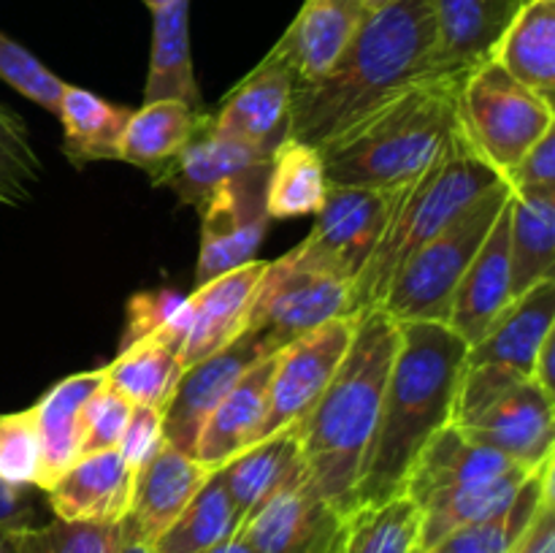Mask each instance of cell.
<instances>
[{
  "instance_id": "obj_1",
  "label": "cell",
  "mask_w": 555,
  "mask_h": 553,
  "mask_svg": "<svg viewBox=\"0 0 555 553\" xmlns=\"http://www.w3.org/2000/svg\"><path fill=\"white\" fill-rule=\"evenodd\" d=\"M434 68L431 0H390L366 11L323 76L293 90L287 136L323 150Z\"/></svg>"
},
{
  "instance_id": "obj_2",
  "label": "cell",
  "mask_w": 555,
  "mask_h": 553,
  "mask_svg": "<svg viewBox=\"0 0 555 553\" xmlns=\"http://www.w3.org/2000/svg\"><path fill=\"white\" fill-rule=\"evenodd\" d=\"M466 345L444 323H399V347L356 483V507L404 497L428 439L453 423Z\"/></svg>"
},
{
  "instance_id": "obj_3",
  "label": "cell",
  "mask_w": 555,
  "mask_h": 553,
  "mask_svg": "<svg viewBox=\"0 0 555 553\" xmlns=\"http://www.w3.org/2000/svg\"><path fill=\"white\" fill-rule=\"evenodd\" d=\"M396 347L399 323L385 309L358 314L334 380L296 426L309 483L345 515L356 510L358 472L377 426Z\"/></svg>"
},
{
  "instance_id": "obj_4",
  "label": "cell",
  "mask_w": 555,
  "mask_h": 553,
  "mask_svg": "<svg viewBox=\"0 0 555 553\" xmlns=\"http://www.w3.org/2000/svg\"><path fill=\"white\" fill-rule=\"evenodd\" d=\"M464 76H426L325 144L320 152L328 184L401 190L423 177L461 139L459 92Z\"/></svg>"
},
{
  "instance_id": "obj_5",
  "label": "cell",
  "mask_w": 555,
  "mask_h": 553,
  "mask_svg": "<svg viewBox=\"0 0 555 553\" xmlns=\"http://www.w3.org/2000/svg\"><path fill=\"white\" fill-rule=\"evenodd\" d=\"M502 182V173L477 157L461 136L448 155L439 157L415 182L401 188L377 247L352 280V314L379 307L390 280L406 258L453 226L469 206Z\"/></svg>"
},
{
  "instance_id": "obj_6",
  "label": "cell",
  "mask_w": 555,
  "mask_h": 553,
  "mask_svg": "<svg viewBox=\"0 0 555 553\" xmlns=\"http://www.w3.org/2000/svg\"><path fill=\"white\" fill-rule=\"evenodd\" d=\"M507 201L509 184H496L453 226L410 255L390 280L379 309H385L396 323H448L455 287Z\"/></svg>"
},
{
  "instance_id": "obj_7",
  "label": "cell",
  "mask_w": 555,
  "mask_h": 553,
  "mask_svg": "<svg viewBox=\"0 0 555 553\" xmlns=\"http://www.w3.org/2000/svg\"><path fill=\"white\" fill-rule=\"evenodd\" d=\"M551 331H555V280L540 282L515 298L491 331L466 350L453 407L455 426L475 423L493 401L534 377L537 352Z\"/></svg>"
},
{
  "instance_id": "obj_8",
  "label": "cell",
  "mask_w": 555,
  "mask_h": 553,
  "mask_svg": "<svg viewBox=\"0 0 555 553\" xmlns=\"http://www.w3.org/2000/svg\"><path fill=\"white\" fill-rule=\"evenodd\" d=\"M459 125L469 150L504 179L555 128V112L553 101L515 81L499 63L486 60L461 81Z\"/></svg>"
},
{
  "instance_id": "obj_9",
  "label": "cell",
  "mask_w": 555,
  "mask_h": 553,
  "mask_svg": "<svg viewBox=\"0 0 555 553\" xmlns=\"http://www.w3.org/2000/svg\"><path fill=\"white\" fill-rule=\"evenodd\" d=\"M345 314H352V282L291 249L266 263L247 329L260 331L274 350H282L298 336Z\"/></svg>"
},
{
  "instance_id": "obj_10",
  "label": "cell",
  "mask_w": 555,
  "mask_h": 553,
  "mask_svg": "<svg viewBox=\"0 0 555 553\" xmlns=\"http://www.w3.org/2000/svg\"><path fill=\"white\" fill-rule=\"evenodd\" d=\"M266 182H269V163L247 168L222 182L201 206L195 287L255 260L271 222L266 211Z\"/></svg>"
},
{
  "instance_id": "obj_11",
  "label": "cell",
  "mask_w": 555,
  "mask_h": 553,
  "mask_svg": "<svg viewBox=\"0 0 555 553\" xmlns=\"http://www.w3.org/2000/svg\"><path fill=\"white\" fill-rule=\"evenodd\" d=\"M356 325L358 314H345L276 350L269 407H266L263 426L258 432V442L271 434L298 426L307 417V412L318 404L323 390L334 380L356 334Z\"/></svg>"
},
{
  "instance_id": "obj_12",
  "label": "cell",
  "mask_w": 555,
  "mask_h": 553,
  "mask_svg": "<svg viewBox=\"0 0 555 553\" xmlns=\"http://www.w3.org/2000/svg\"><path fill=\"white\" fill-rule=\"evenodd\" d=\"M399 193L401 190L331 184L323 209L314 215L312 231L293 247V253L352 282L377 247Z\"/></svg>"
},
{
  "instance_id": "obj_13",
  "label": "cell",
  "mask_w": 555,
  "mask_h": 553,
  "mask_svg": "<svg viewBox=\"0 0 555 553\" xmlns=\"http://www.w3.org/2000/svg\"><path fill=\"white\" fill-rule=\"evenodd\" d=\"M274 347L269 345L260 331L247 329L242 336L222 347L215 356L193 363L184 369L177 390L171 394L168 404L163 407V437L166 445L182 450V453L195 455L198 434L204 428L206 417L211 415L222 396L238 383L247 369L263 358L274 356Z\"/></svg>"
},
{
  "instance_id": "obj_14",
  "label": "cell",
  "mask_w": 555,
  "mask_h": 553,
  "mask_svg": "<svg viewBox=\"0 0 555 553\" xmlns=\"http://www.w3.org/2000/svg\"><path fill=\"white\" fill-rule=\"evenodd\" d=\"M293 90L296 76L285 54L271 47L269 54L222 98V106L211 112V128L271 155L276 144L287 139Z\"/></svg>"
},
{
  "instance_id": "obj_15",
  "label": "cell",
  "mask_w": 555,
  "mask_h": 553,
  "mask_svg": "<svg viewBox=\"0 0 555 553\" xmlns=\"http://www.w3.org/2000/svg\"><path fill=\"white\" fill-rule=\"evenodd\" d=\"M341 520L345 513L320 497L304 475L266 502L238 529V537L253 553H328Z\"/></svg>"
},
{
  "instance_id": "obj_16",
  "label": "cell",
  "mask_w": 555,
  "mask_h": 553,
  "mask_svg": "<svg viewBox=\"0 0 555 553\" xmlns=\"http://www.w3.org/2000/svg\"><path fill=\"white\" fill-rule=\"evenodd\" d=\"M461 428L475 442L493 448L526 470H537L555 455V394L526 380L493 401L475 423Z\"/></svg>"
},
{
  "instance_id": "obj_17",
  "label": "cell",
  "mask_w": 555,
  "mask_h": 553,
  "mask_svg": "<svg viewBox=\"0 0 555 553\" xmlns=\"http://www.w3.org/2000/svg\"><path fill=\"white\" fill-rule=\"evenodd\" d=\"M266 263L269 260H249L190 293V323L179 350L184 369L220 352L247 331Z\"/></svg>"
},
{
  "instance_id": "obj_18",
  "label": "cell",
  "mask_w": 555,
  "mask_h": 553,
  "mask_svg": "<svg viewBox=\"0 0 555 553\" xmlns=\"http://www.w3.org/2000/svg\"><path fill=\"white\" fill-rule=\"evenodd\" d=\"M513 271H509V201L493 222L491 233L472 258L469 269L455 287L448 329L466 345H477L491 325L513 304Z\"/></svg>"
},
{
  "instance_id": "obj_19",
  "label": "cell",
  "mask_w": 555,
  "mask_h": 553,
  "mask_svg": "<svg viewBox=\"0 0 555 553\" xmlns=\"http://www.w3.org/2000/svg\"><path fill=\"white\" fill-rule=\"evenodd\" d=\"M133 472L117 450L76 459L43 491L54 518L70 524H119L130 510Z\"/></svg>"
},
{
  "instance_id": "obj_20",
  "label": "cell",
  "mask_w": 555,
  "mask_h": 553,
  "mask_svg": "<svg viewBox=\"0 0 555 553\" xmlns=\"http://www.w3.org/2000/svg\"><path fill=\"white\" fill-rule=\"evenodd\" d=\"M515 470H526V466L515 464L493 448L475 442L472 437H466L464 428L448 423L428 439V445L417 455L410 480H406L404 497H410L417 507H423V504L444 497V493L496 480V477L509 475Z\"/></svg>"
},
{
  "instance_id": "obj_21",
  "label": "cell",
  "mask_w": 555,
  "mask_h": 553,
  "mask_svg": "<svg viewBox=\"0 0 555 553\" xmlns=\"http://www.w3.org/2000/svg\"><path fill=\"white\" fill-rule=\"evenodd\" d=\"M524 3L526 0H431L437 74H469L491 60Z\"/></svg>"
},
{
  "instance_id": "obj_22",
  "label": "cell",
  "mask_w": 555,
  "mask_h": 553,
  "mask_svg": "<svg viewBox=\"0 0 555 553\" xmlns=\"http://www.w3.org/2000/svg\"><path fill=\"white\" fill-rule=\"evenodd\" d=\"M274 356L263 358L253 369L238 377V383L222 396L220 404L206 417L204 428L195 445V459L206 470H220L238 453L258 442V432L263 426L266 407H269V385L274 374Z\"/></svg>"
},
{
  "instance_id": "obj_23",
  "label": "cell",
  "mask_w": 555,
  "mask_h": 553,
  "mask_svg": "<svg viewBox=\"0 0 555 553\" xmlns=\"http://www.w3.org/2000/svg\"><path fill=\"white\" fill-rule=\"evenodd\" d=\"M269 160V152H260L255 146L217 133L209 119V125L201 128L193 136V141L152 177V184L171 190L179 204L201 209L222 182L247 171V168L263 166Z\"/></svg>"
},
{
  "instance_id": "obj_24",
  "label": "cell",
  "mask_w": 555,
  "mask_h": 553,
  "mask_svg": "<svg viewBox=\"0 0 555 553\" xmlns=\"http://www.w3.org/2000/svg\"><path fill=\"white\" fill-rule=\"evenodd\" d=\"M363 16V0H304L296 20L274 43L285 54L296 85H309L331 68Z\"/></svg>"
},
{
  "instance_id": "obj_25",
  "label": "cell",
  "mask_w": 555,
  "mask_h": 553,
  "mask_svg": "<svg viewBox=\"0 0 555 553\" xmlns=\"http://www.w3.org/2000/svg\"><path fill=\"white\" fill-rule=\"evenodd\" d=\"M209 475L211 470H206L195 455L163 445L155 459L135 472L128 515L141 535L155 542L193 502Z\"/></svg>"
},
{
  "instance_id": "obj_26",
  "label": "cell",
  "mask_w": 555,
  "mask_h": 553,
  "mask_svg": "<svg viewBox=\"0 0 555 553\" xmlns=\"http://www.w3.org/2000/svg\"><path fill=\"white\" fill-rule=\"evenodd\" d=\"M217 472H220L222 486H225L244 526L282 488L307 475L301 442H298V428L293 426L260 439L253 448L238 453L236 459L222 464Z\"/></svg>"
},
{
  "instance_id": "obj_27",
  "label": "cell",
  "mask_w": 555,
  "mask_h": 553,
  "mask_svg": "<svg viewBox=\"0 0 555 553\" xmlns=\"http://www.w3.org/2000/svg\"><path fill=\"white\" fill-rule=\"evenodd\" d=\"M106 383L103 369L70 374L30 407L41 442V491L79 459V421L87 399Z\"/></svg>"
},
{
  "instance_id": "obj_28",
  "label": "cell",
  "mask_w": 555,
  "mask_h": 553,
  "mask_svg": "<svg viewBox=\"0 0 555 553\" xmlns=\"http://www.w3.org/2000/svg\"><path fill=\"white\" fill-rule=\"evenodd\" d=\"M211 112L193 108L182 101H150L130 112L119 141V160L155 177L206 128Z\"/></svg>"
},
{
  "instance_id": "obj_29",
  "label": "cell",
  "mask_w": 555,
  "mask_h": 553,
  "mask_svg": "<svg viewBox=\"0 0 555 553\" xmlns=\"http://www.w3.org/2000/svg\"><path fill=\"white\" fill-rule=\"evenodd\" d=\"M491 60L515 81L555 103V0H526Z\"/></svg>"
},
{
  "instance_id": "obj_30",
  "label": "cell",
  "mask_w": 555,
  "mask_h": 553,
  "mask_svg": "<svg viewBox=\"0 0 555 553\" xmlns=\"http://www.w3.org/2000/svg\"><path fill=\"white\" fill-rule=\"evenodd\" d=\"M182 101L204 108L190 49V0H173L152 11V54L144 85V103Z\"/></svg>"
},
{
  "instance_id": "obj_31",
  "label": "cell",
  "mask_w": 555,
  "mask_h": 553,
  "mask_svg": "<svg viewBox=\"0 0 555 553\" xmlns=\"http://www.w3.org/2000/svg\"><path fill=\"white\" fill-rule=\"evenodd\" d=\"M509 271L513 298L555 276V193L509 190Z\"/></svg>"
},
{
  "instance_id": "obj_32",
  "label": "cell",
  "mask_w": 555,
  "mask_h": 553,
  "mask_svg": "<svg viewBox=\"0 0 555 553\" xmlns=\"http://www.w3.org/2000/svg\"><path fill=\"white\" fill-rule=\"evenodd\" d=\"M57 117L63 123V152L76 168L87 163L119 160V141L130 119V108L81 87L65 85Z\"/></svg>"
},
{
  "instance_id": "obj_33",
  "label": "cell",
  "mask_w": 555,
  "mask_h": 553,
  "mask_svg": "<svg viewBox=\"0 0 555 553\" xmlns=\"http://www.w3.org/2000/svg\"><path fill=\"white\" fill-rule=\"evenodd\" d=\"M323 152L287 136L276 144L269 160L266 182V211L269 220H293V217L318 215L328 198Z\"/></svg>"
},
{
  "instance_id": "obj_34",
  "label": "cell",
  "mask_w": 555,
  "mask_h": 553,
  "mask_svg": "<svg viewBox=\"0 0 555 553\" xmlns=\"http://www.w3.org/2000/svg\"><path fill=\"white\" fill-rule=\"evenodd\" d=\"M553 475H555V455H551L545 464H540L534 472H531L529 480L520 486L518 497H515L502 513L453 531V535L444 537L439 545H434V551L437 553H509V548L518 542V537L524 535L526 526L534 520L537 510L542 507V502L555 497Z\"/></svg>"
},
{
  "instance_id": "obj_35",
  "label": "cell",
  "mask_w": 555,
  "mask_h": 553,
  "mask_svg": "<svg viewBox=\"0 0 555 553\" xmlns=\"http://www.w3.org/2000/svg\"><path fill=\"white\" fill-rule=\"evenodd\" d=\"M184 366L177 347L146 336L122 347L112 363L103 366L108 388L122 394L133 407H166L182 380Z\"/></svg>"
},
{
  "instance_id": "obj_36",
  "label": "cell",
  "mask_w": 555,
  "mask_h": 553,
  "mask_svg": "<svg viewBox=\"0 0 555 553\" xmlns=\"http://www.w3.org/2000/svg\"><path fill=\"white\" fill-rule=\"evenodd\" d=\"M534 470H515L509 475L496 477V480L480 483V486L461 488V491L444 493V497L431 499L421 510V535H417V548H434L464 526L486 520L491 515L502 513L515 497L520 486L529 480Z\"/></svg>"
},
{
  "instance_id": "obj_37",
  "label": "cell",
  "mask_w": 555,
  "mask_h": 553,
  "mask_svg": "<svg viewBox=\"0 0 555 553\" xmlns=\"http://www.w3.org/2000/svg\"><path fill=\"white\" fill-rule=\"evenodd\" d=\"M417 535L421 510L410 497H396L347 513L328 553H412Z\"/></svg>"
},
{
  "instance_id": "obj_38",
  "label": "cell",
  "mask_w": 555,
  "mask_h": 553,
  "mask_svg": "<svg viewBox=\"0 0 555 553\" xmlns=\"http://www.w3.org/2000/svg\"><path fill=\"white\" fill-rule=\"evenodd\" d=\"M238 529H242V518L222 486L220 472L215 470L195 493L193 502L152 542V548L155 553H201L236 537Z\"/></svg>"
},
{
  "instance_id": "obj_39",
  "label": "cell",
  "mask_w": 555,
  "mask_h": 553,
  "mask_svg": "<svg viewBox=\"0 0 555 553\" xmlns=\"http://www.w3.org/2000/svg\"><path fill=\"white\" fill-rule=\"evenodd\" d=\"M43 163L22 114L0 103V204L25 206L41 188Z\"/></svg>"
},
{
  "instance_id": "obj_40",
  "label": "cell",
  "mask_w": 555,
  "mask_h": 553,
  "mask_svg": "<svg viewBox=\"0 0 555 553\" xmlns=\"http://www.w3.org/2000/svg\"><path fill=\"white\" fill-rule=\"evenodd\" d=\"M190 323V301L188 296L168 287L155 291H141L130 296L128 312H125V331L119 336V350L133 342L155 336L168 342L171 347L182 350L184 334Z\"/></svg>"
},
{
  "instance_id": "obj_41",
  "label": "cell",
  "mask_w": 555,
  "mask_h": 553,
  "mask_svg": "<svg viewBox=\"0 0 555 553\" xmlns=\"http://www.w3.org/2000/svg\"><path fill=\"white\" fill-rule=\"evenodd\" d=\"M0 483L41 491V442L30 407L0 415Z\"/></svg>"
},
{
  "instance_id": "obj_42",
  "label": "cell",
  "mask_w": 555,
  "mask_h": 553,
  "mask_svg": "<svg viewBox=\"0 0 555 553\" xmlns=\"http://www.w3.org/2000/svg\"><path fill=\"white\" fill-rule=\"evenodd\" d=\"M119 524L43 520L20 531L22 553H114Z\"/></svg>"
},
{
  "instance_id": "obj_43",
  "label": "cell",
  "mask_w": 555,
  "mask_h": 553,
  "mask_svg": "<svg viewBox=\"0 0 555 553\" xmlns=\"http://www.w3.org/2000/svg\"><path fill=\"white\" fill-rule=\"evenodd\" d=\"M0 79L41 108L57 114L65 81L5 33H0Z\"/></svg>"
},
{
  "instance_id": "obj_44",
  "label": "cell",
  "mask_w": 555,
  "mask_h": 553,
  "mask_svg": "<svg viewBox=\"0 0 555 553\" xmlns=\"http://www.w3.org/2000/svg\"><path fill=\"white\" fill-rule=\"evenodd\" d=\"M133 412V404L108 388L106 383L87 399L79 421V459L81 455H95L103 450H117L122 439L128 417Z\"/></svg>"
},
{
  "instance_id": "obj_45",
  "label": "cell",
  "mask_w": 555,
  "mask_h": 553,
  "mask_svg": "<svg viewBox=\"0 0 555 553\" xmlns=\"http://www.w3.org/2000/svg\"><path fill=\"white\" fill-rule=\"evenodd\" d=\"M166 445L163 437V410L160 407H133L125 426L122 439L117 445V453L122 455L130 472H139L146 461L157 455V450Z\"/></svg>"
},
{
  "instance_id": "obj_46",
  "label": "cell",
  "mask_w": 555,
  "mask_h": 553,
  "mask_svg": "<svg viewBox=\"0 0 555 553\" xmlns=\"http://www.w3.org/2000/svg\"><path fill=\"white\" fill-rule=\"evenodd\" d=\"M504 182L509 184V190L515 193H537V190H545V193H555V128L547 130L518 163H515L513 171L504 177Z\"/></svg>"
},
{
  "instance_id": "obj_47",
  "label": "cell",
  "mask_w": 555,
  "mask_h": 553,
  "mask_svg": "<svg viewBox=\"0 0 555 553\" xmlns=\"http://www.w3.org/2000/svg\"><path fill=\"white\" fill-rule=\"evenodd\" d=\"M43 507H47V499L38 488H14L0 483V526L30 529V526L43 524Z\"/></svg>"
},
{
  "instance_id": "obj_48",
  "label": "cell",
  "mask_w": 555,
  "mask_h": 553,
  "mask_svg": "<svg viewBox=\"0 0 555 553\" xmlns=\"http://www.w3.org/2000/svg\"><path fill=\"white\" fill-rule=\"evenodd\" d=\"M509 553H555V497L545 499Z\"/></svg>"
},
{
  "instance_id": "obj_49",
  "label": "cell",
  "mask_w": 555,
  "mask_h": 553,
  "mask_svg": "<svg viewBox=\"0 0 555 553\" xmlns=\"http://www.w3.org/2000/svg\"><path fill=\"white\" fill-rule=\"evenodd\" d=\"M114 553H155V548H152V542L141 535L139 526L133 524V518L125 515V518L119 520Z\"/></svg>"
},
{
  "instance_id": "obj_50",
  "label": "cell",
  "mask_w": 555,
  "mask_h": 553,
  "mask_svg": "<svg viewBox=\"0 0 555 553\" xmlns=\"http://www.w3.org/2000/svg\"><path fill=\"white\" fill-rule=\"evenodd\" d=\"M553 352H555V331L545 336V342L540 345V352H537V361H534V383H540L542 388L551 390L555 394L553 388Z\"/></svg>"
},
{
  "instance_id": "obj_51",
  "label": "cell",
  "mask_w": 555,
  "mask_h": 553,
  "mask_svg": "<svg viewBox=\"0 0 555 553\" xmlns=\"http://www.w3.org/2000/svg\"><path fill=\"white\" fill-rule=\"evenodd\" d=\"M20 531L11 526H0V553H22L20 548Z\"/></svg>"
},
{
  "instance_id": "obj_52",
  "label": "cell",
  "mask_w": 555,
  "mask_h": 553,
  "mask_svg": "<svg viewBox=\"0 0 555 553\" xmlns=\"http://www.w3.org/2000/svg\"><path fill=\"white\" fill-rule=\"evenodd\" d=\"M173 0H144V5L150 11H157V9H166V5H171Z\"/></svg>"
},
{
  "instance_id": "obj_53",
  "label": "cell",
  "mask_w": 555,
  "mask_h": 553,
  "mask_svg": "<svg viewBox=\"0 0 555 553\" xmlns=\"http://www.w3.org/2000/svg\"><path fill=\"white\" fill-rule=\"evenodd\" d=\"M385 3H390V0H363V5H366V11L379 9V5H385Z\"/></svg>"
},
{
  "instance_id": "obj_54",
  "label": "cell",
  "mask_w": 555,
  "mask_h": 553,
  "mask_svg": "<svg viewBox=\"0 0 555 553\" xmlns=\"http://www.w3.org/2000/svg\"><path fill=\"white\" fill-rule=\"evenodd\" d=\"M412 553H437V551H434V548H415Z\"/></svg>"
}]
</instances>
